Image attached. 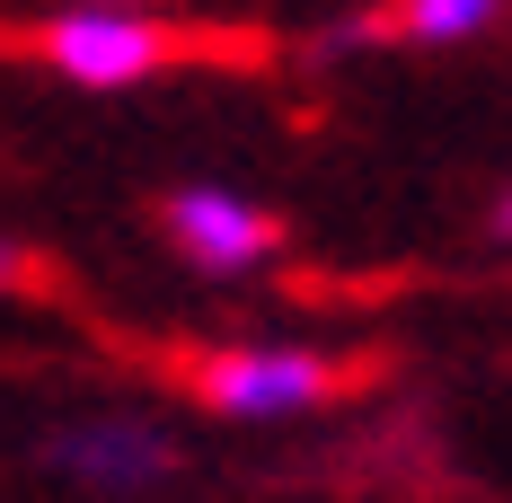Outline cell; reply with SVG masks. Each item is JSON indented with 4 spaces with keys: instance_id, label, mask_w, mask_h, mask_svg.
Segmentation results:
<instances>
[{
    "instance_id": "obj_1",
    "label": "cell",
    "mask_w": 512,
    "mask_h": 503,
    "mask_svg": "<svg viewBox=\"0 0 512 503\" xmlns=\"http://www.w3.org/2000/svg\"><path fill=\"white\" fill-rule=\"evenodd\" d=\"M204 398L221 415H301L327 398V362L301 345H248V353H212L204 362Z\"/></svg>"
},
{
    "instance_id": "obj_2",
    "label": "cell",
    "mask_w": 512,
    "mask_h": 503,
    "mask_svg": "<svg viewBox=\"0 0 512 503\" xmlns=\"http://www.w3.org/2000/svg\"><path fill=\"white\" fill-rule=\"evenodd\" d=\"M45 53L71 80H89V89H124V80L159 71L168 45H159V27H142L133 9H71V18L45 27Z\"/></svg>"
},
{
    "instance_id": "obj_3",
    "label": "cell",
    "mask_w": 512,
    "mask_h": 503,
    "mask_svg": "<svg viewBox=\"0 0 512 503\" xmlns=\"http://www.w3.org/2000/svg\"><path fill=\"white\" fill-rule=\"evenodd\" d=\"M168 239L195 256L204 274H239V265H256V256H265V239H274V230H265L239 195H212V186H195V195L168 203Z\"/></svg>"
},
{
    "instance_id": "obj_4",
    "label": "cell",
    "mask_w": 512,
    "mask_h": 503,
    "mask_svg": "<svg viewBox=\"0 0 512 503\" xmlns=\"http://www.w3.org/2000/svg\"><path fill=\"white\" fill-rule=\"evenodd\" d=\"M62 468L71 477H98V486H151L168 468V442L151 424H89V433H62Z\"/></svg>"
},
{
    "instance_id": "obj_5",
    "label": "cell",
    "mask_w": 512,
    "mask_h": 503,
    "mask_svg": "<svg viewBox=\"0 0 512 503\" xmlns=\"http://www.w3.org/2000/svg\"><path fill=\"white\" fill-rule=\"evenodd\" d=\"M495 9L504 0H398V36H415V45H460L477 27H495Z\"/></svg>"
},
{
    "instance_id": "obj_6",
    "label": "cell",
    "mask_w": 512,
    "mask_h": 503,
    "mask_svg": "<svg viewBox=\"0 0 512 503\" xmlns=\"http://www.w3.org/2000/svg\"><path fill=\"white\" fill-rule=\"evenodd\" d=\"M495 230H504V239H512V195H504V203H495Z\"/></svg>"
},
{
    "instance_id": "obj_7",
    "label": "cell",
    "mask_w": 512,
    "mask_h": 503,
    "mask_svg": "<svg viewBox=\"0 0 512 503\" xmlns=\"http://www.w3.org/2000/svg\"><path fill=\"white\" fill-rule=\"evenodd\" d=\"M9 274H18V248H0V283H9Z\"/></svg>"
},
{
    "instance_id": "obj_8",
    "label": "cell",
    "mask_w": 512,
    "mask_h": 503,
    "mask_svg": "<svg viewBox=\"0 0 512 503\" xmlns=\"http://www.w3.org/2000/svg\"><path fill=\"white\" fill-rule=\"evenodd\" d=\"M89 9H133V0H89Z\"/></svg>"
}]
</instances>
